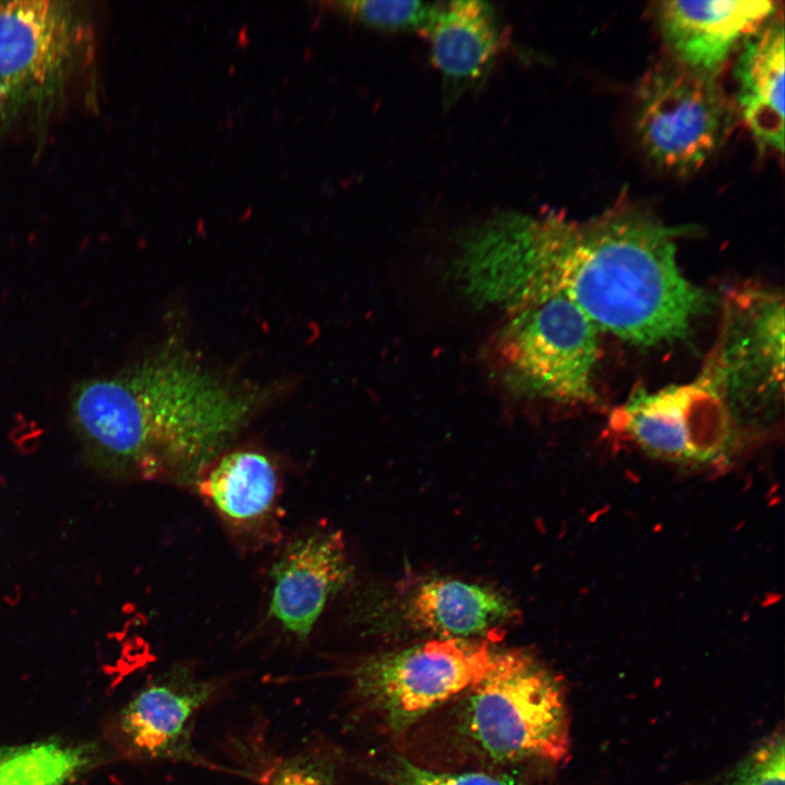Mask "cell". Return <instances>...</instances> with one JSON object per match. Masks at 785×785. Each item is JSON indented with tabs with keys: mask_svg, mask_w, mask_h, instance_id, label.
Returning <instances> with one entry per match:
<instances>
[{
	"mask_svg": "<svg viewBox=\"0 0 785 785\" xmlns=\"http://www.w3.org/2000/svg\"><path fill=\"white\" fill-rule=\"evenodd\" d=\"M253 391L167 347L71 394L70 420L87 459L120 478L194 486L253 413Z\"/></svg>",
	"mask_w": 785,
	"mask_h": 785,
	"instance_id": "obj_1",
	"label": "cell"
},
{
	"mask_svg": "<svg viewBox=\"0 0 785 785\" xmlns=\"http://www.w3.org/2000/svg\"><path fill=\"white\" fill-rule=\"evenodd\" d=\"M676 235L632 205L584 221L536 217L540 281L563 291L599 330L629 343L686 339L710 299L680 270Z\"/></svg>",
	"mask_w": 785,
	"mask_h": 785,
	"instance_id": "obj_2",
	"label": "cell"
},
{
	"mask_svg": "<svg viewBox=\"0 0 785 785\" xmlns=\"http://www.w3.org/2000/svg\"><path fill=\"white\" fill-rule=\"evenodd\" d=\"M96 33L78 1H0V137L45 135L92 78Z\"/></svg>",
	"mask_w": 785,
	"mask_h": 785,
	"instance_id": "obj_3",
	"label": "cell"
},
{
	"mask_svg": "<svg viewBox=\"0 0 785 785\" xmlns=\"http://www.w3.org/2000/svg\"><path fill=\"white\" fill-rule=\"evenodd\" d=\"M458 735L494 763H559L570 750L569 712L558 677L524 650L492 652L463 693Z\"/></svg>",
	"mask_w": 785,
	"mask_h": 785,
	"instance_id": "obj_4",
	"label": "cell"
},
{
	"mask_svg": "<svg viewBox=\"0 0 785 785\" xmlns=\"http://www.w3.org/2000/svg\"><path fill=\"white\" fill-rule=\"evenodd\" d=\"M506 309L495 340L506 382L555 401L594 402L599 329L587 315L554 287L535 288Z\"/></svg>",
	"mask_w": 785,
	"mask_h": 785,
	"instance_id": "obj_5",
	"label": "cell"
},
{
	"mask_svg": "<svg viewBox=\"0 0 785 785\" xmlns=\"http://www.w3.org/2000/svg\"><path fill=\"white\" fill-rule=\"evenodd\" d=\"M701 375L737 426L774 420L784 392V299L759 286L734 288L723 301L720 333Z\"/></svg>",
	"mask_w": 785,
	"mask_h": 785,
	"instance_id": "obj_6",
	"label": "cell"
},
{
	"mask_svg": "<svg viewBox=\"0 0 785 785\" xmlns=\"http://www.w3.org/2000/svg\"><path fill=\"white\" fill-rule=\"evenodd\" d=\"M488 640L432 639L367 656L350 669L355 697L395 734L462 695L484 673Z\"/></svg>",
	"mask_w": 785,
	"mask_h": 785,
	"instance_id": "obj_7",
	"label": "cell"
},
{
	"mask_svg": "<svg viewBox=\"0 0 785 785\" xmlns=\"http://www.w3.org/2000/svg\"><path fill=\"white\" fill-rule=\"evenodd\" d=\"M733 108L715 76L674 60L639 85L635 126L645 155L660 168L687 174L701 167L732 129Z\"/></svg>",
	"mask_w": 785,
	"mask_h": 785,
	"instance_id": "obj_8",
	"label": "cell"
},
{
	"mask_svg": "<svg viewBox=\"0 0 785 785\" xmlns=\"http://www.w3.org/2000/svg\"><path fill=\"white\" fill-rule=\"evenodd\" d=\"M612 418L614 426L647 454L672 462L724 459L733 450L738 427L701 374L686 384L638 389Z\"/></svg>",
	"mask_w": 785,
	"mask_h": 785,
	"instance_id": "obj_9",
	"label": "cell"
},
{
	"mask_svg": "<svg viewBox=\"0 0 785 785\" xmlns=\"http://www.w3.org/2000/svg\"><path fill=\"white\" fill-rule=\"evenodd\" d=\"M218 681L176 663L152 678L120 711L119 730L138 758L222 770L194 747L198 713L218 695Z\"/></svg>",
	"mask_w": 785,
	"mask_h": 785,
	"instance_id": "obj_10",
	"label": "cell"
},
{
	"mask_svg": "<svg viewBox=\"0 0 785 785\" xmlns=\"http://www.w3.org/2000/svg\"><path fill=\"white\" fill-rule=\"evenodd\" d=\"M268 614L289 636L309 638L327 603L351 578L339 532L314 530L291 540L271 566Z\"/></svg>",
	"mask_w": 785,
	"mask_h": 785,
	"instance_id": "obj_11",
	"label": "cell"
},
{
	"mask_svg": "<svg viewBox=\"0 0 785 785\" xmlns=\"http://www.w3.org/2000/svg\"><path fill=\"white\" fill-rule=\"evenodd\" d=\"M773 1L671 0L656 9L673 60L715 76L730 53L776 13Z\"/></svg>",
	"mask_w": 785,
	"mask_h": 785,
	"instance_id": "obj_12",
	"label": "cell"
},
{
	"mask_svg": "<svg viewBox=\"0 0 785 785\" xmlns=\"http://www.w3.org/2000/svg\"><path fill=\"white\" fill-rule=\"evenodd\" d=\"M194 487L239 535L267 533L276 523L280 480L266 455L238 449L216 458Z\"/></svg>",
	"mask_w": 785,
	"mask_h": 785,
	"instance_id": "obj_13",
	"label": "cell"
},
{
	"mask_svg": "<svg viewBox=\"0 0 785 785\" xmlns=\"http://www.w3.org/2000/svg\"><path fill=\"white\" fill-rule=\"evenodd\" d=\"M515 615L514 603L495 588L449 578L421 583L401 612L409 628L439 639L491 638Z\"/></svg>",
	"mask_w": 785,
	"mask_h": 785,
	"instance_id": "obj_14",
	"label": "cell"
},
{
	"mask_svg": "<svg viewBox=\"0 0 785 785\" xmlns=\"http://www.w3.org/2000/svg\"><path fill=\"white\" fill-rule=\"evenodd\" d=\"M736 60V106L761 152L784 150V24L773 16Z\"/></svg>",
	"mask_w": 785,
	"mask_h": 785,
	"instance_id": "obj_15",
	"label": "cell"
},
{
	"mask_svg": "<svg viewBox=\"0 0 785 785\" xmlns=\"http://www.w3.org/2000/svg\"><path fill=\"white\" fill-rule=\"evenodd\" d=\"M431 43V59L443 77L463 86L484 76L502 44L494 9L480 0L438 3L422 31Z\"/></svg>",
	"mask_w": 785,
	"mask_h": 785,
	"instance_id": "obj_16",
	"label": "cell"
},
{
	"mask_svg": "<svg viewBox=\"0 0 785 785\" xmlns=\"http://www.w3.org/2000/svg\"><path fill=\"white\" fill-rule=\"evenodd\" d=\"M93 752L89 745L53 740L0 746V785H69Z\"/></svg>",
	"mask_w": 785,
	"mask_h": 785,
	"instance_id": "obj_17",
	"label": "cell"
},
{
	"mask_svg": "<svg viewBox=\"0 0 785 785\" xmlns=\"http://www.w3.org/2000/svg\"><path fill=\"white\" fill-rule=\"evenodd\" d=\"M438 3L423 1L357 0L336 2L350 17L382 29H421L431 21Z\"/></svg>",
	"mask_w": 785,
	"mask_h": 785,
	"instance_id": "obj_18",
	"label": "cell"
},
{
	"mask_svg": "<svg viewBox=\"0 0 785 785\" xmlns=\"http://www.w3.org/2000/svg\"><path fill=\"white\" fill-rule=\"evenodd\" d=\"M784 734L780 729L761 740L733 769L710 785H784Z\"/></svg>",
	"mask_w": 785,
	"mask_h": 785,
	"instance_id": "obj_19",
	"label": "cell"
},
{
	"mask_svg": "<svg viewBox=\"0 0 785 785\" xmlns=\"http://www.w3.org/2000/svg\"><path fill=\"white\" fill-rule=\"evenodd\" d=\"M396 785H527L506 773L488 771H439L399 760L395 772Z\"/></svg>",
	"mask_w": 785,
	"mask_h": 785,
	"instance_id": "obj_20",
	"label": "cell"
},
{
	"mask_svg": "<svg viewBox=\"0 0 785 785\" xmlns=\"http://www.w3.org/2000/svg\"><path fill=\"white\" fill-rule=\"evenodd\" d=\"M333 763L316 750H301L270 771L265 785H337Z\"/></svg>",
	"mask_w": 785,
	"mask_h": 785,
	"instance_id": "obj_21",
	"label": "cell"
}]
</instances>
